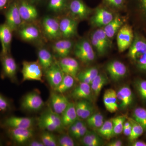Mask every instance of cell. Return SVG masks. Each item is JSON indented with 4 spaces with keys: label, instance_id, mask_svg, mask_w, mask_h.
Segmentation results:
<instances>
[{
    "label": "cell",
    "instance_id": "1",
    "mask_svg": "<svg viewBox=\"0 0 146 146\" xmlns=\"http://www.w3.org/2000/svg\"><path fill=\"white\" fill-rule=\"evenodd\" d=\"M42 31L46 39L50 41H56L61 37L59 21L53 16H45L42 19Z\"/></svg>",
    "mask_w": 146,
    "mask_h": 146
},
{
    "label": "cell",
    "instance_id": "2",
    "mask_svg": "<svg viewBox=\"0 0 146 146\" xmlns=\"http://www.w3.org/2000/svg\"><path fill=\"white\" fill-rule=\"evenodd\" d=\"M4 13L5 18V23L13 32L17 31L25 23L22 20L20 15L17 0H13Z\"/></svg>",
    "mask_w": 146,
    "mask_h": 146
},
{
    "label": "cell",
    "instance_id": "3",
    "mask_svg": "<svg viewBox=\"0 0 146 146\" xmlns=\"http://www.w3.org/2000/svg\"><path fill=\"white\" fill-rule=\"evenodd\" d=\"M0 61L2 67V78H8L12 82L16 81L18 65L11 53L5 54H0Z\"/></svg>",
    "mask_w": 146,
    "mask_h": 146
},
{
    "label": "cell",
    "instance_id": "4",
    "mask_svg": "<svg viewBox=\"0 0 146 146\" xmlns=\"http://www.w3.org/2000/svg\"><path fill=\"white\" fill-rule=\"evenodd\" d=\"M43 70L38 60L36 61H23L22 70L23 81H43Z\"/></svg>",
    "mask_w": 146,
    "mask_h": 146
},
{
    "label": "cell",
    "instance_id": "5",
    "mask_svg": "<svg viewBox=\"0 0 146 146\" xmlns=\"http://www.w3.org/2000/svg\"><path fill=\"white\" fill-rule=\"evenodd\" d=\"M74 53L76 57L84 63H90L95 58L93 48L89 41L86 39H82L76 44Z\"/></svg>",
    "mask_w": 146,
    "mask_h": 146
},
{
    "label": "cell",
    "instance_id": "6",
    "mask_svg": "<svg viewBox=\"0 0 146 146\" xmlns=\"http://www.w3.org/2000/svg\"><path fill=\"white\" fill-rule=\"evenodd\" d=\"M91 44L98 54L104 55L110 47V39L106 34L103 29H98L91 36Z\"/></svg>",
    "mask_w": 146,
    "mask_h": 146
},
{
    "label": "cell",
    "instance_id": "7",
    "mask_svg": "<svg viewBox=\"0 0 146 146\" xmlns=\"http://www.w3.org/2000/svg\"><path fill=\"white\" fill-rule=\"evenodd\" d=\"M4 128L8 138L14 143H25L29 141L34 135V131L32 128Z\"/></svg>",
    "mask_w": 146,
    "mask_h": 146
},
{
    "label": "cell",
    "instance_id": "8",
    "mask_svg": "<svg viewBox=\"0 0 146 146\" xmlns=\"http://www.w3.org/2000/svg\"><path fill=\"white\" fill-rule=\"evenodd\" d=\"M134 38L133 31L130 26L126 24L118 32L117 44L120 52L125 51L130 47Z\"/></svg>",
    "mask_w": 146,
    "mask_h": 146
},
{
    "label": "cell",
    "instance_id": "9",
    "mask_svg": "<svg viewBox=\"0 0 146 146\" xmlns=\"http://www.w3.org/2000/svg\"><path fill=\"white\" fill-rule=\"evenodd\" d=\"M34 124L33 118L14 116L6 117L1 121V125L3 127L15 128H32Z\"/></svg>",
    "mask_w": 146,
    "mask_h": 146
},
{
    "label": "cell",
    "instance_id": "10",
    "mask_svg": "<svg viewBox=\"0 0 146 146\" xmlns=\"http://www.w3.org/2000/svg\"><path fill=\"white\" fill-rule=\"evenodd\" d=\"M17 31L19 37L25 42H37L42 36L41 30L34 24H24Z\"/></svg>",
    "mask_w": 146,
    "mask_h": 146
},
{
    "label": "cell",
    "instance_id": "11",
    "mask_svg": "<svg viewBox=\"0 0 146 146\" xmlns=\"http://www.w3.org/2000/svg\"><path fill=\"white\" fill-rule=\"evenodd\" d=\"M18 1V8L21 18L25 23H31L37 19L38 11L33 3L26 0Z\"/></svg>",
    "mask_w": 146,
    "mask_h": 146
},
{
    "label": "cell",
    "instance_id": "12",
    "mask_svg": "<svg viewBox=\"0 0 146 146\" xmlns=\"http://www.w3.org/2000/svg\"><path fill=\"white\" fill-rule=\"evenodd\" d=\"M44 106L41 96L36 92H31L25 96L21 102V107L28 111H38Z\"/></svg>",
    "mask_w": 146,
    "mask_h": 146
},
{
    "label": "cell",
    "instance_id": "13",
    "mask_svg": "<svg viewBox=\"0 0 146 146\" xmlns=\"http://www.w3.org/2000/svg\"><path fill=\"white\" fill-rule=\"evenodd\" d=\"M146 52V39L135 34L134 38L129 47L128 56L134 61L138 59L142 55Z\"/></svg>",
    "mask_w": 146,
    "mask_h": 146
},
{
    "label": "cell",
    "instance_id": "14",
    "mask_svg": "<svg viewBox=\"0 0 146 146\" xmlns=\"http://www.w3.org/2000/svg\"><path fill=\"white\" fill-rule=\"evenodd\" d=\"M78 23L76 19L64 17L59 21V26L61 37L70 39L77 34Z\"/></svg>",
    "mask_w": 146,
    "mask_h": 146
},
{
    "label": "cell",
    "instance_id": "15",
    "mask_svg": "<svg viewBox=\"0 0 146 146\" xmlns=\"http://www.w3.org/2000/svg\"><path fill=\"white\" fill-rule=\"evenodd\" d=\"M108 73L113 81H119L126 75L127 68L125 64L119 60H113L106 66Z\"/></svg>",
    "mask_w": 146,
    "mask_h": 146
},
{
    "label": "cell",
    "instance_id": "16",
    "mask_svg": "<svg viewBox=\"0 0 146 146\" xmlns=\"http://www.w3.org/2000/svg\"><path fill=\"white\" fill-rule=\"evenodd\" d=\"M45 72V76L50 86L54 89L63 80L64 73L58 63L55 62Z\"/></svg>",
    "mask_w": 146,
    "mask_h": 146
},
{
    "label": "cell",
    "instance_id": "17",
    "mask_svg": "<svg viewBox=\"0 0 146 146\" xmlns=\"http://www.w3.org/2000/svg\"><path fill=\"white\" fill-rule=\"evenodd\" d=\"M70 12L75 19L84 20L89 16L91 10L82 0H72L68 4Z\"/></svg>",
    "mask_w": 146,
    "mask_h": 146
},
{
    "label": "cell",
    "instance_id": "18",
    "mask_svg": "<svg viewBox=\"0 0 146 146\" xmlns=\"http://www.w3.org/2000/svg\"><path fill=\"white\" fill-rule=\"evenodd\" d=\"M13 32L5 23L0 24V42L1 45V54L10 53Z\"/></svg>",
    "mask_w": 146,
    "mask_h": 146
},
{
    "label": "cell",
    "instance_id": "19",
    "mask_svg": "<svg viewBox=\"0 0 146 146\" xmlns=\"http://www.w3.org/2000/svg\"><path fill=\"white\" fill-rule=\"evenodd\" d=\"M73 47V42L68 39L56 40L52 46L53 52L56 56L61 58L68 56Z\"/></svg>",
    "mask_w": 146,
    "mask_h": 146
},
{
    "label": "cell",
    "instance_id": "20",
    "mask_svg": "<svg viewBox=\"0 0 146 146\" xmlns=\"http://www.w3.org/2000/svg\"><path fill=\"white\" fill-rule=\"evenodd\" d=\"M58 63L64 74L77 79L80 66L78 62L75 59L67 56L61 58Z\"/></svg>",
    "mask_w": 146,
    "mask_h": 146
},
{
    "label": "cell",
    "instance_id": "21",
    "mask_svg": "<svg viewBox=\"0 0 146 146\" xmlns=\"http://www.w3.org/2000/svg\"><path fill=\"white\" fill-rule=\"evenodd\" d=\"M114 17L111 12L104 8H98L91 19V24L94 26H105L113 20Z\"/></svg>",
    "mask_w": 146,
    "mask_h": 146
},
{
    "label": "cell",
    "instance_id": "22",
    "mask_svg": "<svg viewBox=\"0 0 146 146\" xmlns=\"http://www.w3.org/2000/svg\"><path fill=\"white\" fill-rule=\"evenodd\" d=\"M50 100L52 110L59 115L64 112L70 103L66 97L55 93L51 94Z\"/></svg>",
    "mask_w": 146,
    "mask_h": 146
},
{
    "label": "cell",
    "instance_id": "23",
    "mask_svg": "<svg viewBox=\"0 0 146 146\" xmlns=\"http://www.w3.org/2000/svg\"><path fill=\"white\" fill-rule=\"evenodd\" d=\"M117 96L119 107L123 109L128 107L133 100L132 91L127 86L121 87L117 92Z\"/></svg>",
    "mask_w": 146,
    "mask_h": 146
},
{
    "label": "cell",
    "instance_id": "24",
    "mask_svg": "<svg viewBox=\"0 0 146 146\" xmlns=\"http://www.w3.org/2000/svg\"><path fill=\"white\" fill-rule=\"evenodd\" d=\"M72 97L76 100H91L93 96L91 85L84 82H80L72 93Z\"/></svg>",
    "mask_w": 146,
    "mask_h": 146
},
{
    "label": "cell",
    "instance_id": "25",
    "mask_svg": "<svg viewBox=\"0 0 146 146\" xmlns=\"http://www.w3.org/2000/svg\"><path fill=\"white\" fill-rule=\"evenodd\" d=\"M60 117L62 124L64 128L69 127L77 120L78 119L74 104L69 103L68 106L61 114Z\"/></svg>",
    "mask_w": 146,
    "mask_h": 146
},
{
    "label": "cell",
    "instance_id": "26",
    "mask_svg": "<svg viewBox=\"0 0 146 146\" xmlns=\"http://www.w3.org/2000/svg\"><path fill=\"white\" fill-rule=\"evenodd\" d=\"M38 61L44 70H46L54 63L51 53L46 48H39L37 52Z\"/></svg>",
    "mask_w": 146,
    "mask_h": 146
},
{
    "label": "cell",
    "instance_id": "27",
    "mask_svg": "<svg viewBox=\"0 0 146 146\" xmlns=\"http://www.w3.org/2000/svg\"><path fill=\"white\" fill-rule=\"evenodd\" d=\"M107 77L103 74H99L92 81L91 84V91L93 96L97 98L99 96L100 93L104 86L107 83Z\"/></svg>",
    "mask_w": 146,
    "mask_h": 146
},
{
    "label": "cell",
    "instance_id": "28",
    "mask_svg": "<svg viewBox=\"0 0 146 146\" xmlns=\"http://www.w3.org/2000/svg\"><path fill=\"white\" fill-rule=\"evenodd\" d=\"M123 25V22L119 16H117L103 29L109 39L115 36Z\"/></svg>",
    "mask_w": 146,
    "mask_h": 146
},
{
    "label": "cell",
    "instance_id": "29",
    "mask_svg": "<svg viewBox=\"0 0 146 146\" xmlns=\"http://www.w3.org/2000/svg\"><path fill=\"white\" fill-rule=\"evenodd\" d=\"M81 143L86 146H100L103 144L100 136L94 131L88 130L82 138Z\"/></svg>",
    "mask_w": 146,
    "mask_h": 146
},
{
    "label": "cell",
    "instance_id": "30",
    "mask_svg": "<svg viewBox=\"0 0 146 146\" xmlns=\"http://www.w3.org/2000/svg\"><path fill=\"white\" fill-rule=\"evenodd\" d=\"M99 74L98 69L95 67L87 68L78 73L77 79L80 82H84L91 85V82Z\"/></svg>",
    "mask_w": 146,
    "mask_h": 146
},
{
    "label": "cell",
    "instance_id": "31",
    "mask_svg": "<svg viewBox=\"0 0 146 146\" xmlns=\"http://www.w3.org/2000/svg\"><path fill=\"white\" fill-rule=\"evenodd\" d=\"M96 130L100 136L107 140H110L115 136L111 119L105 121L102 125Z\"/></svg>",
    "mask_w": 146,
    "mask_h": 146
},
{
    "label": "cell",
    "instance_id": "32",
    "mask_svg": "<svg viewBox=\"0 0 146 146\" xmlns=\"http://www.w3.org/2000/svg\"><path fill=\"white\" fill-rule=\"evenodd\" d=\"M40 117L54 124L60 129V131L65 128L62 124L61 117L59 114L53 111L52 110H47L42 114Z\"/></svg>",
    "mask_w": 146,
    "mask_h": 146
},
{
    "label": "cell",
    "instance_id": "33",
    "mask_svg": "<svg viewBox=\"0 0 146 146\" xmlns=\"http://www.w3.org/2000/svg\"><path fill=\"white\" fill-rule=\"evenodd\" d=\"M68 0H49L48 9L55 13L63 12L68 7Z\"/></svg>",
    "mask_w": 146,
    "mask_h": 146
},
{
    "label": "cell",
    "instance_id": "34",
    "mask_svg": "<svg viewBox=\"0 0 146 146\" xmlns=\"http://www.w3.org/2000/svg\"><path fill=\"white\" fill-rule=\"evenodd\" d=\"M127 120L130 122L132 126L131 133L128 137L129 140L132 142L141 136L143 133L144 130L142 126L133 118H128Z\"/></svg>",
    "mask_w": 146,
    "mask_h": 146
},
{
    "label": "cell",
    "instance_id": "35",
    "mask_svg": "<svg viewBox=\"0 0 146 146\" xmlns=\"http://www.w3.org/2000/svg\"><path fill=\"white\" fill-rule=\"evenodd\" d=\"M75 78L69 75L64 74L63 80L54 90L59 94H63L70 89L74 83Z\"/></svg>",
    "mask_w": 146,
    "mask_h": 146
},
{
    "label": "cell",
    "instance_id": "36",
    "mask_svg": "<svg viewBox=\"0 0 146 146\" xmlns=\"http://www.w3.org/2000/svg\"><path fill=\"white\" fill-rule=\"evenodd\" d=\"M133 119L140 124L146 130V109L143 108H137L133 111Z\"/></svg>",
    "mask_w": 146,
    "mask_h": 146
},
{
    "label": "cell",
    "instance_id": "37",
    "mask_svg": "<svg viewBox=\"0 0 146 146\" xmlns=\"http://www.w3.org/2000/svg\"><path fill=\"white\" fill-rule=\"evenodd\" d=\"M126 117L124 115L119 116L111 119L115 136L119 135L123 132V125Z\"/></svg>",
    "mask_w": 146,
    "mask_h": 146
},
{
    "label": "cell",
    "instance_id": "38",
    "mask_svg": "<svg viewBox=\"0 0 146 146\" xmlns=\"http://www.w3.org/2000/svg\"><path fill=\"white\" fill-rule=\"evenodd\" d=\"M40 139L45 146H56L57 140L55 136L50 131H45L41 133Z\"/></svg>",
    "mask_w": 146,
    "mask_h": 146
},
{
    "label": "cell",
    "instance_id": "39",
    "mask_svg": "<svg viewBox=\"0 0 146 146\" xmlns=\"http://www.w3.org/2000/svg\"><path fill=\"white\" fill-rule=\"evenodd\" d=\"M38 125L42 129L50 132L60 131V129L54 124L40 117L38 119Z\"/></svg>",
    "mask_w": 146,
    "mask_h": 146
},
{
    "label": "cell",
    "instance_id": "40",
    "mask_svg": "<svg viewBox=\"0 0 146 146\" xmlns=\"http://www.w3.org/2000/svg\"><path fill=\"white\" fill-rule=\"evenodd\" d=\"M11 109V104L10 101L0 93V113H7Z\"/></svg>",
    "mask_w": 146,
    "mask_h": 146
},
{
    "label": "cell",
    "instance_id": "41",
    "mask_svg": "<svg viewBox=\"0 0 146 146\" xmlns=\"http://www.w3.org/2000/svg\"><path fill=\"white\" fill-rule=\"evenodd\" d=\"M135 86L141 99L143 101H146V80H139L136 81Z\"/></svg>",
    "mask_w": 146,
    "mask_h": 146
},
{
    "label": "cell",
    "instance_id": "42",
    "mask_svg": "<svg viewBox=\"0 0 146 146\" xmlns=\"http://www.w3.org/2000/svg\"><path fill=\"white\" fill-rule=\"evenodd\" d=\"M58 145L60 146H74V142L70 136L63 134L59 136L57 140Z\"/></svg>",
    "mask_w": 146,
    "mask_h": 146
},
{
    "label": "cell",
    "instance_id": "43",
    "mask_svg": "<svg viewBox=\"0 0 146 146\" xmlns=\"http://www.w3.org/2000/svg\"><path fill=\"white\" fill-rule=\"evenodd\" d=\"M103 102L105 107L107 110L110 113H112V101L110 89H107L105 91L103 96Z\"/></svg>",
    "mask_w": 146,
    "mask_h": 146
},
{
    "label": "cell",
    "instance_id": "44",
    "mask_svg": "<svg viewBox=\"0 0 146 146\" xmlns=\"http://www.w3.org/2000/svg\"><path fill=\"white\" fill-rule=\"evenodd\" d=\"M89 102L87 100H81L77 102L75 104L76 112L78 118L80 119Z\"/></svg>",
    "mask_w": 146,
    "mask_h": 146
},
{
    "label": "cell",
    "instance_id": "45",
    "mask_svg": "<svg viewBox=\"0 0 146 146\" xmlns=\"http://www.w3.org/2000/svg\"><path fill=\"white\" fill-rule=\"evenodd\" d=\"M94 106L91 104V102H89L86 106L85 110L80 117L82 119H86L89 117L91 115L94 114Z\"/></svg>",
    "mask_w": 146,
    "mask_h": 146
},
{
    "label": "cell",
    "instance_id": "46",
    "mask_svg": "<svg viewBox=\"0 0 146 146\" xmlns=\"http://www.w3.org/2000/svg\"><path fill=\"white\" fill-rule=\"evenodd\" d=\"M110 93L112 101V113H114L117 111L119 107L117 98V92L114 89H110Z\"/></svg>",
    "mask_w": 146,
    "mask_h": 146
},
{
    "label": "cell",
    "instance_id": "47",
    "mask_svg": "<svg viewBox=\"0 0 146 146\" xmlns=\"http://www.w3.org/2000/svg\"><path fill=\"white\" fill-rule=\"evenodd\" d=\"M136 62L137 67L140 70L146 72V52L138 58Z\"/></svg>",
    "mask_w": 146,
    "mask_h": 146
},
{
    "label": "cell",
    "instance_id": "48",
    "mask_svg": "<svg viewBox=\"0 0 146 146\" xmlns=\"http://www.w3.org/2000/svg\"><path fill=\"white\" fill-rule=\"evenodd\" d=\"M102 120H104L103 115L100 113H94L89 118L86 119V122L87 124H88L90 123Z\"/></svg>",
    "mask_w": 146,
    "mask_h": 146
},
{
    "label": "cell",
    "instance_id": "49",
    "mask_svg": "<svg viewBox=\"0 0 146 146\" xmlns=\"http://www.w3.org/2000/svg\"><path fill=\"white\" fill-rule=\"evenodd\" d=\"M87 131H88V129H87V125L85 123L83 126L76 133L73 137L76 139L81 138L86 134Z\"/></svg>",
    "mask_w": 146,
    "mask_h": 146
},
{
    "label": "cell",
    "instance_id": "50",
    "mask_svg": "<svg viewBox=\"0 0 146 146\" xmlns=\"http://www.w3.org/2000/svg\"><path fill=\"white\" fill-rule=\"evenodd\" d=\"M13 0H0V11L5 12Z\"/></svg>",
    "mask_w": 146,
    "mask_h": 146
},
{
    "label": "cell",
    "instance_id": "51",
    "mask_svg": "<svg viewBox=\"0 0 146 146\" xmlns=\"http://www.w3.org/2000/svg\"><path fill=\"white\" fill-rule=\"evenodd\" d=\"M108 4L113 7L118 8L122 5L123 0H104Z\"/></svg>",
    "mask_w": 146,
    "mask_h": 146
},
{
    "label": "cell",
    "instance_id": "52",
    "mask_svg": "<svg viewBox=\"0 0 146 146\" xmlns=\"http://www.w3.org/2000/svg\"><path fill=\"white\" fill-rule=\"evenodd\" d=\"M104 122V120H100V121H97L90 123L87 124V125L89 126V127L95 129L97 130L102 125Z\"/></svg>",
    "mask_w": 146,
    "mask_h": 146
},
{
    "label": "cell",
    "instance_id": "53",
    "mask_svg": "<svg viewBox=\"0 0 146 146\" xmlns=\"http://www.w3.org/2000/svg\"><path fill=\"white\" fill-rule=\"evenodd\" d=\"M123 145L122 141L120 140H116L108 143L106 145L108 146H121Z\"/></svg>",
    "mask_w": 146,
    "mask_h": 146
},
{
    "label": "cell",
    "instance_id": "54",
    "mask_svg": "<svg viewBox=\"0 0 146 146\" xmlns=\"http://www.w3.org/2000/svg\"><path fill=\"white\" fill-rule=\"evenodd\" d=\"M28 145L30 146H45L42 141L34 140L31 141L28 143Z\"/></svg>",
    "mask_w": 146,
    "mask_h": 146
},
{
    "label": "cell",
    "instance_id": "55",
    "mask_svg": "<svg viewBox=\"0 0 146 146\" xmlns=\"http://www.w3.org/2000/svg\"><path fill=\"white\" fill-rule=\"evenodd\" d=\"M131 146H146V143L142 141H135L131 142Z\"/></svg>",
    "mask_w": 146,
    "mask_h": 146
},
{
    "label": "cell",
    "instance_id": "56",
    "mask_svg": "<svg viewBox=\"0 0 146 146\" xmlns=\"http://www.w3.org/2000/svg\"><path fill=\"white\" fill-rule=\"evenodd\" d=\"M131 128H132V126H131V124L128 127H123V133L126 136H127L129 137L131 134Z\"/></svg>",
    "mask_w": 146,
    "mask_h": 146
},
{
    "label": "cell",
    "instance_id": "57",
    "mask_svg": "<svg viewBox=\"0 0 146 146\" xmlns=\"http://www.w3.org/2000/svg\"><path fill=\"white\" fill-rule=\"evenodd\" d=\"M141 7L146 16V0H140Z\"/></svg>",
    "mask_w": 146,
    "mask_h": 146
},
{
    "label": "cell",
    "instance_id": "58",
    "mask_svg": "<svg viewBox=\"0 0 146 146\" xmlns=\"http://www.w3.org/2000/svg\"><path fill=\"white\" fill-rule=\"evenodd\" d=\"M26 1L32 3H33L38 2L41 0H26Z\"/></svg>",
    "mask_w": 146,
    "mask_h": 146
},
{
    "label": "cell",
    "instance_id": "59",
    "mask_svg": "<svg viewBox=\"0 0 146 146\" xmlns=\"http://www.w3.org/2000/svg\"><path fill=\"white\" fill-rule=\"evenodd\" d=\"M2 145V141H1V139L0 138V146H1Z\"/></svg>",
    "mask_w": 146,
    "mask_h": 146
},
{
    "label": "cell",
    "instance_id": "60",
    "mask_svg": "<svg viewBox=\"0 0 146 146\" xmlns=\"http://www.w3.org/2000/svg\"><path fill=\"white\" fill-rule=\"evenodd\" d=\"M0 125H1V124H0Z\"/></svg>",
    "mask_w": 146,
    "mask_h": 146
}]
</instances>
